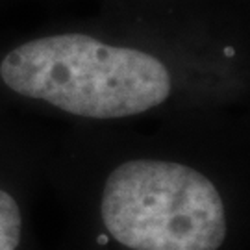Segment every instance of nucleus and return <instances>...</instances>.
<instances>
[{"mask_svg": "<svg viewBox=\"0 0 250 250\" xmlns=\"http://www.w3.org/2000/svg\"><path fill=\"white\" fill-rule=\"evenodd\" d=\"M100 215L107 233L132 250H219L228 233L219 189L176 161L119 165L104 184Z\"/></svg>", "mask_w": 250, "mask_h": 250, "instance_id": "f03ea898", "label": "nucleus"}, {"mask_svg": "<svg viewBox=\"0 0 250 250\" xmlns=\"http://www.w3.org/2000/svg\"><path fill=\"white\" fill-rule=\"evenodd\" d=\"M21 209L8 191L0 189V250H17L21 243Z\"/></svg>", "mask_w": 250, "mask_h": 250, "instance_id": "7ed1b4c3", "label": "nucleus"}, {"mask_svg": "<svg viewBox=\"0 0 250 250\" xmlns=\"http://www.w3.org/2000/svg\"><path fill=\"white\" fill-rule=\"evenodd\" d=\"M6 87L65 113L121 119L158 107L170 95V72L148 52L106 45L85 34L32 39L0 63Z\"/></svg>", "mask_w": 250, "mask_h": 250, "instance_id": "f257e3e1", "label": "nucleus"}]
</instances>
